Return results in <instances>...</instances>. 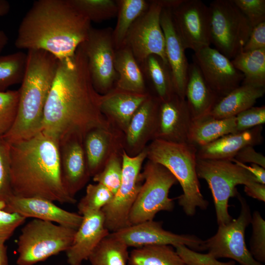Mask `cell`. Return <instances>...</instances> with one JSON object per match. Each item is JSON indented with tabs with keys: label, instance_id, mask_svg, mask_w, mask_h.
<instances>
[{
	"label": "cell",
	"instance_id": "obj_1",
	"mask_svg": "<svg viewBox=\"0 0 265 265\" xmlns=\"http://www.w3.org/2000/svg\"><path fill=\"white\" fill-rule=\"evenodd\" d=\"M101 95L93 85L86 57L79 46L73 56L58 60L41 131L58 141L73 134L83 137L95 128L111 127L100 109Z\"/></svg>",
	"mask_w": 265,
	"mask_h": 265
},
{
	"label": "cell",
	"instance_id": "obj_2",
	"mask_svg": "<svg viewBox=\"0 0 265 265\" xmlns=\"http://www.w3.org/2000/svg\"><path fill=\"white\" fill-rule=\"evenodd\" d=\"M91 27L70 0H38L22 20L15 45L27 51L43 50L61 60L74 55Z\"/></svg>",
	"mask_w": 265,
	"mask_h": 265
},
{
	"label": "cell",
	"instance_id": "obj_3",
	"mask_svg": "<svg viewBox=\"0 0 265 265\" xmlns=\"http://www.w3.org/2000/svg\"><path fill=\"white\" fill-rule=\"evenodd\" d=\"M10 145L9 166L13 195L40 197L53 202L74 204L62 179L58 141L41 131Z\"/></svg>",
	"mask_w": 265,
	"mask_h": 265
},
{
	"label": "cell",
	"instance_id": "obj_4",
	"mask_svg": "<svg viewBox=\"0 0 265 265\" xmlns=\"http://www.w3.org/2000/svg\"><path fill=\"white\" fill-rule=\"evenodd\" d=\"M26 73L18 90L17 114L3 136L9 144L28 139L41 131L45 105L54 80L58 60L40 50L27 51Z\"/></svg>",
	"mask_w": 265,
	"mask_h": 265
},
{
	"label": "cell",
	"instance_id": "obj_5",
	"mask_svg": "<svg viewBox=\"0 0 265 265\" xmlns=\"http://www.w3.org/2000/svg\"><path fill=\"white\" fill-rule=\"evenodd\" d=\"M146 150L148 160L164 166L180 183L183 193L178 197V203L187 216H193L197 208L203 210L208 208L209 202L201 193L196 173L195 146L154 139Z\"/></svg>",
	"mask_w": 265,
	"mask_h": 265
},
{
	"label": "cell",
	"instance_id": "obj_6",
	"mask_svg": "<svg viewBox=\"0 0 265 265\" xmlns=\"http://www.w3.org/2000/svg\"><path fill=\"white\" fill-rule=\"evenodd\" d=\"M196 170L198 178L204 179L211 189L218 225L233 219L228 212L229 200L237 196L236 186L257 182L250 172L230 160L197 159Z\"/></svg>",
	"mask_w": 265,
	"mask_h": 265
},
{
	"label": "cell",
	"instance_id": "obj_7",
	"mask_svg": "<svg viewBox=\"0 0 265 265\" xmlns=\"http://www.w3.org/2000/svg\"><path fill=\"white\" fill-rule=\"evenodd\" d=\"M76 230L52 222L33 219L22 229L17 241L18 265H33L66 251Z\"/></svg>",
	"mask_w": 265,
	"mask_h": 265
},
{
	"label": "cell",
	"instance_id": "obj_8",
	"mask_svg": "<svg viewBox=\"0 0 265 265\" xmlns=\"http://www.w3.org/2000/svg\"><path fill=\"white\" fill-rule=\"evenodd\" d=\"M140 176L144 183L130 212L129 226L153 220L159 212H171L174 208L169 193L178 182L166 168L148 160Z\"/></svg>",
	"mask_w": 265,
	"mask_h": 265
},
{
	"label": "cell",
	"instance_id": "obj_9",
	"mask_svg": "<svg viewBox=\"0 0 265 265\" xmlns=\"http://www.w3.org/2000/svg\"><path fill=\"white\" fill-rule=\"evenodd\" d=\"M209 6L211 43L232 60L242 51L252 27L232 0H215Z\"/></svg>",
	"mask_w": 265,
	"mask_h": 265
},
{
	"label": "cell",
	"instance_id": "obj_10",
	"mask_svg": "<svg viewBox=\"0 0 265 265\" xmlns=\"http://www.w3.org/2000/svg\"><path fill=\"white\" fill-rule=\"evenodd\" d=\"M122 174L120 187L111 201L102 212L105 225L110 233L129 226L128 216L136 198L142 181L140 173L142 164L147 158L146 148L138 154L130 156L122 152Z\"/></svg>",
	"mask_w": 265,
	"mask_h": 265
},
{
	"label": "cell",
	"instance_id": "obj_11",
	"mask_svg": "<svg viewBox=\"0 0 265 265\" xmlns=\"http://www.w3.org/2000/svg\"><path fill=\"white\" fill-rule=\"evenodd\" d=\"M237 197L241 204L238 216L227 224L218 225L216 234L204 240L205 250L214 259L229 258L240 265H263L253 258L246 247L245 231L252 215L245 199L239 193Z\"/></svg>",
	"mask_w": 265,
	"mask_h": 265
},
{
	"label": "cell",
	"instance_id": "obj_12",
	"mask_svg": "<svg viewBox=\"0 0 265 265\" xmlns=\"http://www.w3.org/2000/svg\"><path fill=\"white\" fill-rule=\"evenodd\" d=\"M111 27H91L86 39L80 45L87 59L93 85L101 95L115 86L118 78L114 66L115 49Z\"/></svg>",
	"mask_w": 265,
	"mask_h": 265
},
{
	"label": "cell",
	"instance_id": "obj_13",
	"mask_svg": "<svg viewBox=\"0 0 265 265\" xmlns=\"http://www.w3.org/2000/svg\"><path fill=\"white\" fill-rule=\"evenodd\" d=\"M149 1L147 10L135 20L128 31L123 46L131 50L140 65L152 54L159 56L168 65L165 38L160 25L163 1Z\"/></svg>",
	"mask_w": 265,
	"mask_h": 265
},
{
	"label": "cell",
	"instance_id": "obj_14",
	"mask_svg": "<svg viewBox=\"0 0 265 265\" xmlns=\"http://www.w3.org/2000/svg\"><path fill=\"white\" fill-rule=\"evenodd\" d=\"M170 8L175 26L186 50L196 52L210 46L209 6L200 0H176Z\"/></svg>",
	"mask_w": 265,
	"mask_h": 265
},
{
	"label": "cell",
	"instance_id": "obj_15",
	"mask_svg": "<svg viewBox=\"0 0 265 265\" xmlns=\"http://www.w3.org/2000/svg\"><path fill=\"white\" fill-rule=\"evenodd\" d=\"M110 233L128 247L182 244L197 252L205 250L204 240L197 236L175 234L164 229L161 222L154 220L131 225Z\"/></svg>",
	"mask_w": 265,
	"mask_h": 265
},
{
	"label": "cell",
	"instance_id": "obj_16",
	"mask_svg": "<svg viewBox=\"0 0 265 265\" xmlns=\"http://www.w3.org/2000/svg\"><path fill=\"white\" fill-rule=\"evenodd\" d=\"M193 62L208 85L220 98L239 86L243 80V74L234 67L231 60L210 46L194 52Z\"/></svg>",
	"mask_w": 265,
	"mask_h": 265
},
{
	"label": "cell",
	"instance_id": "obj_17",
	"mask_svg": "<svg viewBox=\"0 0 265 265\" xmlns=\"http://www.w3.org/2000/svg\"><path fill=\"white\" fill-rule=\"evenodd\" d=\"M83 138L81 135L73 134L58 140L62 182L67 192L73 197L90 177Z\"/></svg>",
	"mask_w": 265,
	"mask_h": 265
},
{
	"label": "cell",
	"instance_id": "obj_18",
	"mask_svg": "<svg viewBox=\"0 0 265 265\" xmlns=\"http://www.w3.org/2000/svg\"><path fill=\"white\" fill-rule=\"evenodd\" d=\"M2 209L30 217L52 222L77 230L82 215L64 210L53 202L40 197H20L12 195Z\"/></svg>",
	"mask_w": 265,
	"mask_h": 265
},
{
	"label": "cell",
	"instance_id": "obj_19",
	"mask_svg": "<svg viewBox=\"0 0 265 265\" xmlns=\"http://www.w3.org/2000/svg\"><path fill=\"white\" fill-rule=\"evenodd\" d=\"M192 121L185 99L175 94L167 100L159 101L157 126L154 139L188 143Z\"/></svg>",
	"mask_w": 265,
	"mask_h": 265
},
{
	"label": "cell",
	"instance_id": "obj_20",
	"mask_svg": "<svg viewBox=\"0 0 265 265\" xmlns=\"http://www.w3.org/2000/svg\"><path fill=\"white\" fill-rule=\"evenodd\" d=\"M124 133L111 126L91 129L83 138V147L90 177L104 168L110 157L124 149Z\"/></svg>",
	"mask_w": 265,
	"mask_h": 265
},
{
	"label": "cell",
	"instance_id": "obj_21",
	"mask_svg": "<svg viewBox=\"0 0 265 265\" xmlns=\"http://www.w3.org/2000/svg\"><path fill=\"white\" fill-rule=\"evenodd\" d=\"M159 100L150 93L133 115L124 134V149L130 156L143 151L154 138Z\"/></svg>",
	"mask_w": 265,
	"mask_h": 265
},
{
	"label": "cell",
	"instance_id": "obj_22",
	"mask_svg": "<svg viewBox=\"0 0 265 265\" xmlns=\"http://www.w3.org/2000/svg\"><path fill=\"white\" fill-rule=\"evenodd\" d=\"M160 25L165 38V50L175 91L185 99L189 63L182 41L175 26L170 8L163 7L160 15Z\"/></svg>",
	"mask_w": 265,
	"mask_h": 265
},
{
	"label": "cell",
	"instance_id": "obj_23",
	"mask_svg": "<svg viewBox=\"0 0 265 265\" xmlns=\"http://www.w3.org/2000/svg\"><path fill=\"white\" fill-rule=\"evenodd\" d=\"M82 215L81 224L76 230L71 246L66 251L70 265L80 264L87 260L97 245L110 233L105 226L102 211L88 212Z\"/></svg>",
	"mask_w": 265,
	"mask_h": 265
},
{
	"label": "cell",
	"instance_id": "obj_24",
	"mask_svg": "<svg viewBox=\"0 0 265 265\" xmlns=\"http://www.w3.org/2000/svg\"><path fill=\"white\" fill-rule=\"evenodd\" d=\"M150 94L123 91L115 87L101 97L100 109L109 123L124 134L138 108Z\"/></svg>",
	"mask_w": 265,
	"mask_h": 265
},
{
	"label": "cell",
	"instance_id": "obj_25",
	"mask_svg": "<svg viewBox=\"0 0 265 265\" xmlns=\"http://www.w3.org/2000/svg\"><path fill=\"white\" fill-rule=\"evenodd\" d=\"M263 126L226 134L204 146L197 148L198 159H234L242 148L259 145L263 141Z\"/></svg>",
	"mask_w": 265,
	"mask_h": 265
},
{
	"label": "cell",
	"instance_id": "obj_26",
	"mask_svg": "<svg viewBox=\"0 0 265 265\" xmlns=\"http://www.w3.org/2000/svg\"><path fill=\"white\" fill-rule=\"evenodd\" d=\"M185 97L192 120L209 114L220 99L194 62L189 64Z\"/></svg>",
	"mask_w": 265,
	"mask_h": 265
},
{
	"label": "cell",
	"instance_id": "obj_27",
	"mask_svg": "<svg viewBox=\"0 0 265 265\" xmlns=\"http://www.w3.org/2000/svg\"><path fill=\"white\" fill-rule=\"evenodd\" d=\"M114 66L118 75L115 88L136 93L148 92L142 70L127 46L115 50Z\"/></svg>",
	"mask_w": 265,
	"mask_h": 265
},
{
	"label": "cell",
	"instance_id": "obj_28",
	"mask_svg": "<svg viewBox=\"0 0 265 265\" xmlns=\"http://www.w3.org/2000/svg\"><path fill=\"white\" fill-rule=\"evenodd\" d=\"M265 88L241 84L221 98L209 113L217 119L235 117L238 113L254 105L262 97Z\"/></svg>",
	"mask_w": 265,
	"mask_h": 265
},
{
	"label": "cell",
	"instance_id": "obj_29",
	"mask_svg": "<svg viewBox=\"0 0 265 265\" xmlns=\"http://www.w3.org/2000/svg\"><path fill=\"white\" fill-rule=\"evenodd\" d=\"M236 132L235 117L217 119L209 114L192 121L187 142L198 148Z\"/></svg>",
	"mask_w": 265,
	"mask_h": 265
},
{
	"label": "cell",
	"instance_id": "obj_30",
	"mask_svg": "<svg viewBox=\"0 0 265 265\" xmlns=\"http://www.w3.org/2000/svg\"><path fill=\"white\" fill-rule=\"evenodd\" d=\"M140 66L151 83L153 95L159 101L167 100L176 94L170 68L160 57L150 55Z\"/></svg>",
	"mask_w": 265,
	"mask_h": 265
},
{
	"label": "cell",
	"instance_id": "obj_31",
	"mask_svg": "<svg viewBox=\"0 0 265 265\" xmlns=\"http://www.w3.org/2000/svg\"><path fill=\"white\" fill-rule=\"evenodd\" d=\"M128 265H187L170 245L134 248L129 253Z\"/></svg>",
	"mask_w": 265,
	"mask_h": 265
},
{
	"label": "cell",
	"instance_id": "obj_32",
	"mask_svg": "<svg viewBox=\"0 0 265 265\" xmlns=\"http://www.w3.org/2000/svg\"><path fill=\"white\" fill-rule=\"evenodd\" d=\"M231 61L244 76L241 84L265 88V49L241 52Z\"/></svg>",
	"mask_w": 265,
	"mask_h": 265
},
{
	"label": "cell",
	"instance_id": "obj_33",
	"mask_svg": "<svg viewBox=\"0 0 265 265\" xmlns=\"http://www.w3.org/2000/svg\"><path fill=\"white\" fill-rule=\"evenodd\" d=\"M117 21L112 31L115 50L123 45L129 29L135 20L148 8L150 1L146 0H117Z\"/></svg>",
	"mask_w": 265,
	"mask_h": 265
},
{
	"label": "cell",
	"instance_id": "obj_34",
	"mask_svg": "<svg viewBox=\"0 0 265 265\" xmlns=\"http://www.w3.org/2000/svg\"><path fill=\"white\" fill-rule=\"evenodd\" d=\"M128 248L110 233L97 245L87 260L91 265H128Z\"/></svg>",
	"mask_w": 265,
	"mask_h": 265
},
{
	"label": "cell",
	"instance_id": "obj_35",
	"mask_svg": "<svg viewBox=\"0 0 265 265\" xmlns=\"http://www.w3.org/2000/svg\"><path fill=\"white\" fill-rule=\"evenodd\" d=\"M27 53L19 51L0 56V92L21 83L26 69Z\"/></svg>",
	"mask_w": 265,
	"mask_h": 265
},
{
	"label": "cell",
	"instance_id": "obj_36",
	"mask_svg": "<svg viewBox=\"0 0 265 265\" xmlns=\"http://www.w3.org/2000/svg\"><path fill=\"white\" fill-rule=\"evenodd\" d=\"M72 5L91 22L99 23L117 16L114 0H70Z\"/></svg>",
	"mask_w": 265,
	"mask_h": 265
},
{
	"label": "cell",
	"instance_id": "obj_37",
	"mask_svg": "<svg viewBox=\"0 0 265 265\" xmlns=\"http://www.w3.org/2000/svg\"><path fill=\"white\" fill-rule=\"evenodd\" d=\"M114 195L103 185L96 183L88 185L85 195L78 204L79 213L82 215L91 212H99L109 203Z\"/></svg>",
	"mask_w": 265,
	"mask_h": 265
},
{
	"label": "cell",
	"instance_id": "obj_38",
	"mask_svg": "<svg viewBox=\"0 0 265 265\" xmlns=\"http://www.w3.org/2000/svg\"><path fill=\"white\" fill-rule=\"evenodd\" d=\"M122 152L113 154L102 170L93 177L94 182L103 185L114 195L118 191L121 182Z\"/></svg>",
	"mask_w": 265,
	"mask_h": 265
},
{
	"label": "cell",
	"instance_id": "obj_39",
	"mask_svg": "<svg viewBox=\"0 0 265 265\" xmlns=\"http://www.w3.org/2000/svg\"><path fill=\"white\" fill-rule=\"evenodd\" d=\"M19 93L18 90L0 92V137L12 128L16 118Z\"/></svg>",
	"mask_w": 265,
	"mask_h": 265
},
{
	"label": "cell",
	"instance_id": "obj_40",
	"mask_svg": "<svg viewBox=\"0 0 265 265\" xmlns=\"http://www.w3.org/2000/svg\"><path fill=\"white\" fill-rule=\"evenodd\" d=\"M252 234L250 241V252L261 263H265V221L258 211H254L251 217Z\"/></svg>",
	"mask_w": 265,
	"mask_h": 265
},
{
	"label": "cell",
	"instance_id": "obj_41",
	"mask_svg": "<svg viewBox=\"0 0 265 265\" xmlns=\"http://www.w3.org/2000/svg\"><path fill=\"white\" fill-rule=\"evenodd\" d=\"M10 145L0 137V208L13 195L9 166Z\"/></svg>",
	"mask_w": 265,
	"mask_h": 265
},
{
	"label": "cell",
	"instance_id": "obj_42",
	"mask_svg": "<svg viewBox=\"0 0 265 265\" xmlns=\"http://www.w3.org/2000/svg\"><path fill=\"white\" fill-rule=\"evenodd\" d=\"M252 28L265 22V0H232Z\"/></svg>",
	"mask_w": 265,
	"mask_h": 265
},
{
	"label": "cell",
	"instance_id": "obj_43",
	"mask_svg": "<svg viewBox=\"0 0 265 265\" xmlns=\"http://www.w3.org/2000/svg\"><path fill=\"white\" fill-rule=\"evenodd\" d=\"M237 132L251 129L265 123V106H252L235 116Z\"/></svg>",
	"mask_w": 265,
	"mask_h": 265
},
{
	"label": "cell",
	"instance_id": "obj_44",
	"mask_svg": "<svg viewBox=\"0 0 265 265\" xmlns=\"http://www.w3.org/2000/svg\"><path fill=\"white\" fill-rule=\"evenodd\" d=\"M179 255L187 265H235L234 261L222 263L210 257L207 253L202 254L188 248L185 245L173 246Z\"/></svg>",
	"mask_w": 265,
	"mask_h": 265
},
{
	"label": "cell",
	"instance_id": "obj_45",
	"mask_svg": "<svg viewBox=\"0 0 265 265\" xmlns=\"http://www.w3.org/2000/svg\"><path fill=\"white\" fill-rule=\"evenodd\" d=\"M26 219L19 213L0 208V244H4Z\"/></svg>",
	"mask_w": 265,
	"mask_h": 265
},
{
	"label": "cell",
	"instance_id": "obj_46",
	"mask_svg": "<svg viewBox=\"0 0 265 265\" xmlns=\"http://www.w3.org/2000/svg\"><path fill=\"white\" fill-rule=\"evenodd\" d=\"M265 49V22L253 27L242 51L250 52Z\"/></svg>",
	"mask_w": 265,
	"mask_h": 265
},
{
	"label": "cell",
	"instance_id": "obj_47",
	"mask_svg": "<svg viewBox=\"0 0 265 265\" xmlns=\"http://www.w3.org/2000/svg\"><path fill=\"white\" fill-rule=\"evenodd\" d=\"M242 163H251L258 164L265 168V157L255 151L253 146H246L240 150L234 159Z\"/></svg>",
	"mask_w": 265,
	"mask_h": 265
},
{
	"label": "cell",
	"instance_id": "obj_48",
	"mask_svg": "<svg viewBox=\"0 0 265 265\" xmlns=\"http://www.w3.org/2000/svg\"><path fill=\"white\" fill-rule=\"evenodd\" d=\"M244 190L248 196L262 202L265 201V185L255 182L244 186Z\"/></svg>",
	"mask_w": 265,
	"mask_h": 265
},
{
	"label": "cell",
	"instance_id": "obj_49",
	"mask_svg": "<svg viewBox=\"0 0 265 265\" xmlns=\"http://www.w3.org/2000/svg\"><path fill=\"white\" fill-rule=\"evenodd\" d=\"M230 160L250 172L256 178L258 182L265 185V169L264 168L256 164H251V165L248 166L234 159H232Z\"/></svg>",
	"mask_w": 265,
	"mask_h": 265
},
{
	"label": "cell",
	"instance_id": "obj_50",
	"mask_svg": "<svg viewBox=\"0 0 265 265\" xmlns=\"http://www.w3.org/2000/svg\"><path fill=\"white\" fill-rule=\"evenodd\" d=\"M10 6L8 1L0 0V17L6 15L10 11ZM8 37L5 33L0 30V53L3 50L8 43Z\"/></svg>",
	"mask_w": 265,
	"mask_h": 265
},
{
	"label": "cell",
	"instance_id": "obj_51",
	"mask_svg": "<svg viewBox=\"0 0 265 265\" xmlns=\"http://www.w3.org/2000/svg\"><path fill=\"white\" fill-rule=\"evenodd\" d=\"M0 265H8L7 247L4 244H0Z\"/></svg>",
	"mask_w": 265,
	"mask_h": 265
},
{
	"label": "cell",
	"instance_id": "obj_52",
	"mask_svg": "<svg viewBox=\"0 0 265 265\" xmlns=\"http://www.w3.org/2000/svg\"><path fill=\"white\" fill-rule=\"evenodd\" d=\"M81 265V264H78V265Z\"/></svg>",
	"mask_w": 265,
	"mask_h": 265
}]
</instances>
